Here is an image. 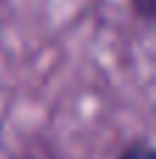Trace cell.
<instances>
[{
    "mask_svg": "<svg viewBox=\"0 0 156 159\" xmlns=\"http://www.w3.org/2000/svg\"><path fill=\"white\" fill-rule=\"evenodd\" d=\"M117 159H156V145L151 140H131L117 154Z\"/></svg>",
    "mask_w": 156,
    "mask_h": 159,
    "instance_id": "obj_1",
    "label": "cell"
},
{
    "mask_svg": "<svg viewBox=\"0 0 156 159\" xmlns=\"http://www.w3.org/2000/svg\"><path fill=\"white\" fill-rule=\"evenodd\" d=\"M128 8L140 22L156 25V0H128Z\"/></svg>",
    "mask_w": 156,
    "mask_h": 159,
    "instance_id": "obj_2",
    "label": "cell"
},
{
    "mask_svg": "<svg viewBox=\"0 0 156 159\" xmlns=\"http://www.w3.org/2000/svg\"><path fill=\"white\" fill-rule=\"evenodd\" d=\"M0 145H3V120H0Z\"/></svg>",
    "mask_w": 156,
    "mask_h": 159,
    "instance_id": "obj_3",
    "label": "cell"
}]
</instances>
